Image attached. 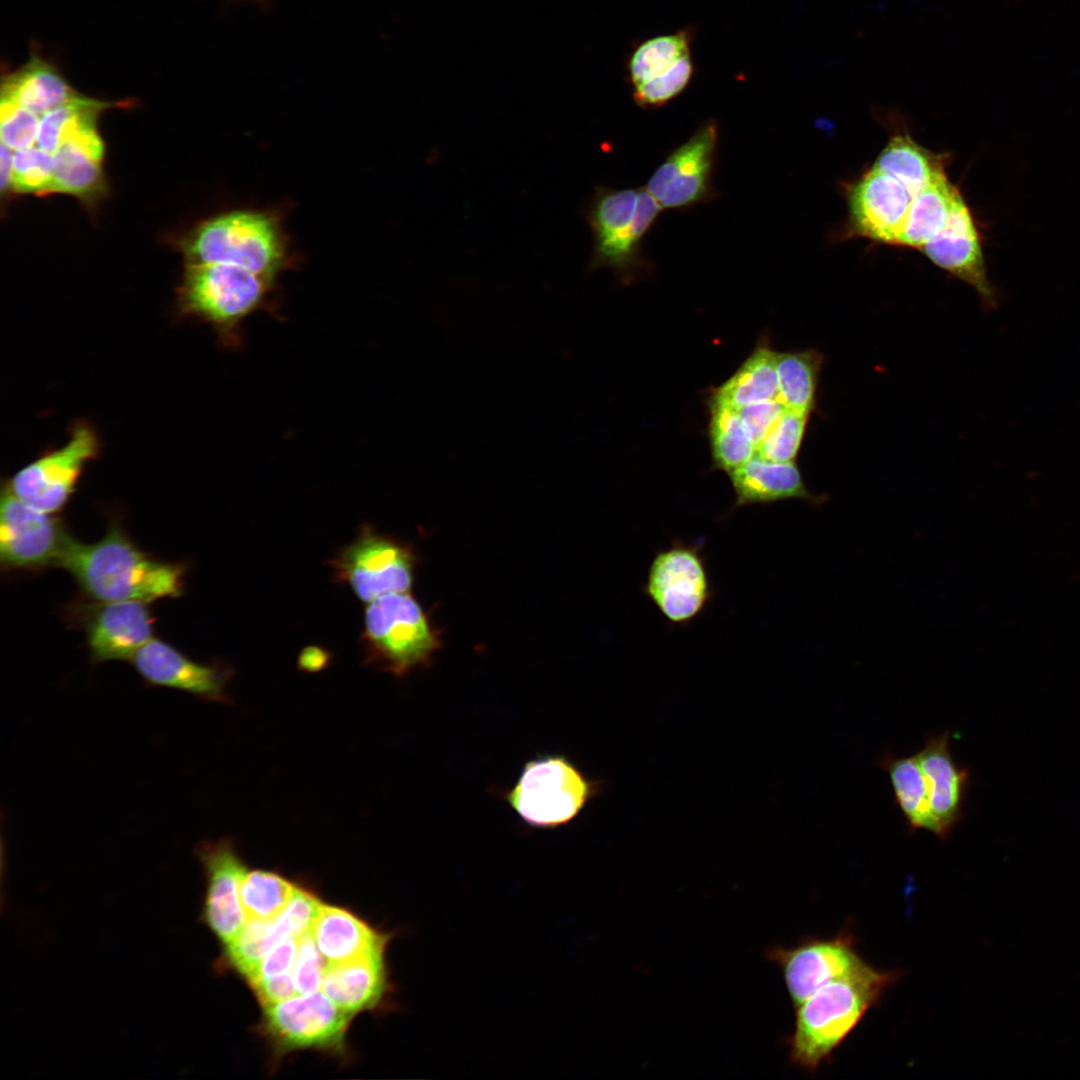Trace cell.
Here are the masks:
<instances>
[{
    "instance_id": "9",
    "label": "cell",
    "mask_w": 1080,
    "mask_h": 1080,
    "mask_svg": "<svg viewBox=\"0 0 1080 1080\" xmlns=\"http://www.w3.org/2000/svg\"><path fill=\"white\" fill-rule=\"evenodd\" d=\"M415 558L394 538L364 524L355 539L328 561L334 581L350 587L362 602L396 592H408L413 583Z\"/></svg>"
},
{
    "instance_id": "13",
    "label": "cell",
    "mask_w": 1080,
    "mask_h": 1080,
    "mask_svg": "<svg viewBox=\"0 0 1080 1080\" xmlns=\"http://www.w3.org/2000/svg\"><path fill=\"white\" fill-rule=\"evenodd\" d=\"M690 42L687 31H678L647 39L634 49L627 68L638 107L660 108L687 88L694 74Z\"/></svg>"
},
{
    "instance_id": "40",
    "label": "cell",
    "mask_w": 1080,
    "mask_h": 1080,
    "mask_svg": "<svg viewBox=\"0 0 1080 1080\" xmlns=\"http://www.w3.org/2000/svg\"><path fill=\"white\" fill-rule=\"evenodd\" d=\"M327 962L319 951L311 932L298 939V951L293 979L298 993L318 991L322 986Z\"/></svg>"
},
{
    "instance_id": "4",
    "label": "cell",
    "mask_w": 1080,
    "mask_h": 1080,
    "mask_svg": "<svg viewBox=\"0 0 1080 1080\" xmlns=\"http://www.w3.org/2000/svg\"><path fill=\"white\" fill-rule=\"evenodd\" d=\"M664 209L644 187L597 186L585 208L593 237L589 271L608 268L623 285L652 272L643 242Z\"/></svg>"
},
{
    "instance_id": "18",
    "label": "cell",
    "mask_w": 1080,
    "mask_h": 1080,
    "mask_svg": "<svg viewBox=\"0 0 1080 1080\" xmlns=\"http://www.w3.org/2000/svg\"><path fill=\"white\" fill-rule=\"evenodd\" d=\"M912 199L899 180L872 166L848 192L849 232L896 245Z\"/></svg>"
},
{
    "instance_id": "15",
    "label": "cell",
    "mask_w": 1080,
    "mask_h": 1080,
    "mask_svg": "<svg viewBox=\"0 0 1080 1080\" xmlns=\"http://www.w3.org/2000/svg\"><path fill=\"white\" fill-rule=\"evenodd\" d=\"M766 957L781 969L794 1008L822 986L866 963L848 932L832 938L809 937L792 947L774 946Z\"/></svg>"
},
{
    "instance_id": "20",
    "label": "cell",
    "mask_w": 1080,
    "mask_h": 1080,
    "mask_svg": "<svg viewBox=\"0 0 1080 1080\" xmlns=\"http://www.w3.org/2000/svg\"><path fill=\"white\" fill-rule=\"evenodd\" d=\"M85 631L93 662L131 660L154 638V619L147 602H100L86 618Z\"/></svg>"
},
{
    "instance_id": "7",
    "label": "cell",
    "mask_w": 1080,
    "mask_h": 1080,
    "mask_svg": "<svg viewBox=\"0 0 1080 1080\" xmlns=\"http://www.w3.org/2000/svg\"><path fill=\"white\" fill-rule=\"evenodd\" d=\"M360 642L364 663L397 677L427 665L439 645L422 607L408 592L367 603Z\"/></svg>"
},
{
    "instance_id": "21",
    "label": "cell",
    "mask_w": 1080,
    "mask_h": 1080,
    "mask_svg": "<svg viewBox=\"0 0 1080 1080\" xmlns=\"http://www.w3.org/2000/svg\"><path fill=\"white\" fill-rule=\"evenodd\" d=\"M950 732L930 737L916 754L926 781L938 837L946 839L963 815L969 770L950 752Z\"/></svg>"
},
{
    "instance_id": "45",
    "label": "cell",
    "mask_w": 1080,
    "mask_h": 1080,
    "mask_svg": "<svg viewBox=\"0 0 1080 1080\" xmlns=\"http://www.w3.org/2000/svg\"><path fill=\"white\" fill-rule=\"evenodd\" d=\"M12 164L13 151L4 144H1L0 184L2 192L11 187Z\"/></svg>"
},
{
    "instance_id": "41",
    "label": "cell",
    "mask_w": 1080,
    "mask_h": 1080,
    "mask_svg": "<svg viewBox=\"0 0 1080 1080\" xmlns=\"http://www.w3.org/2000/svg\"><path fill=\"white\" fill-rule=\"evenodd\" d=\"M786 407L779 400L756 402L738 410L742 423L756 445L764 439Z\"/></svg>"
},
{
    "instance_id": "10",
    "label": "cell",
    "mask_w": 1080,
    "mask_h": 1080,
    "mask_svg": "<svg viewBox=\"0 0 1080 1080\" xmlns=\"http://www.w3.org/2000/svg\"><path fill=\"white\" fill-rule=\"evenodd\" d=\"M101 450L96 429L88 422L73 424L68 441L46 451L6 482L12 493L29 506L49 514L69 502L86 465Z\"/></svg>"
},
{
    "instance_id": "43",
    "label": "cell",
    "mask_w": 1080,
    "mask_h": 1080,
    "mask_svg": "<svg viewBox=\"0 0 1080 1080\" xmlns=\"http://www.w3.org/2000/svg\"><path fill=\"white\" fill-rule=\"evenodd\" d=\"M263 1007L276 1004L294 996L296 990L293 975L289 972L250 983Z\"/></svg>"
},
{
    "instance_id": "35",
    "label": "cell",
    "mask_w": 1080,
    "mask_h": 1080,
    "mask_svg": "<svg viewBox=\"0 0 1080 1080\" xmlns=\"http://www.w3.org/2000/svg\"><path fill=\"white\" fill-rule=\"evenodd\" d=\"M278 940L273 919H247L240 932L226 944V955L231 966L248 980Z\"/></svg>"
},
{
    "instance_id": "3",
    "label": "cell",
    "mask_w": 1080,
    "mask_h": 1080,
    "mask_svg": "<svg viewBox=\"0 0 1080 1080\" xmlns=\"http://www.w3.org/2000/svg\"><path fill=\"white\" fill-rule=\"evenodd\" d=\"M187 265L224 262L278 281L296 256L278 213L235 209L200 224L184 241Z\"/></svg>"
},
{
    "instance_id": "12",
    "label": "cell",
    "mask_w": 1080,
    "mask_h": 1080,
    "mask_svg": "<svg viewBox=\"0 0 1080 1080\" xmlns=\"http://www.w3.org/2000/svg\"><path fill=\"white\" fill-rule=\"evenodd\" d=\"M69 533L63 523L16 497L5 483L0 507V559L8 570L58 566Z\"/></svg>"
},
{
    "instance_id": "37",
    "label": "cell",
    "mask_w": 1080,
    "mask_h": 1080,
    "mask_svg": "<svg viewBox=\"0 0 1080 1080\" xmlns=\"http://www.w3.org/2000/svg\"><path fill=\"white\" fill-rule=\"evenodd\" d=\"M53 167V154L37 146L13 151L11 188L21 193H47Z\"/></svg>"
},
{
    "instance_id": "6",
    "label": "cell",
    "mask_w": 1080,
    "mask_h": 1080,
    "mask_svg": "<svg viewBox=\"0 0 1080 1080\" xmlns=\"http://www.w3.org/2000/svg\"><path fill=\"white\" fill-rule=\"evenodd\" d=\"M602 787L566 755L540 754L523 765L502 799L526 826L548 830L573 822Z\"/></svg>"
},
{
    "instance_id": "28",
    "label": "cell",
    "mask_w": 1080,
    "mask_h": 1080,
    "mask_svg": "<svg viewBox=\"0 0 1080 1080\" xmlns=\"http://www.w3.org/2000/svg\"><path fill=\"white\" fill-rule=\"evenodd\" d=\"M945 157L928 151L909 135H894L874 161V167L894 176L914 197L946 174Z\"/></svg>"
},
{
    "instance_id": "46",
    "label": "cell",
    "mask_w": 1080,
    "mask_h": 1080,
    "mask_svg": "<svg viewBox=\"0 0 1080 1080\" xmlns=\"http://www.w3.org/2000/svg\"><path fill=\"white\" fill-rule=\"evenodd\" d=\"M232 1L248 2V3L257 4L258 6H260L265 11L271 10L272 7H273V0H232Z\"/></svg>"
},
{
    "instance_id": "16",
    "label": "cell",
    "mask_w": 1080,
    "mask_h": 1080,
    "mask_svg": "<svg viewBox=\"0 0 1080 1080\" xmlns=\"http://www.w3.org/2000/svg\"><path fill=\"white\" fill-rule=\"evenodd\" d=\"M919 250L936 266L973 287L985 307L996 306L984 256V236L960 190L942 229Z\"/></svg>"
},
{
    "instance_id": "23",
    "label": "cell",
    "mask_w": 1080,
    "mask_h": 1080,
    "mask_svg": "<svg viewBox=\"0 0 1080 1080\" xmlns=\"http://www.w3.org/2000/svg\"><path fill=\"white\" fill-rule=\"evenodd\" d=\"M103 154L96 123L73 132L53 153V175L47 193H69L88 200L102 194Z\"/></svg>"
},
{
    "instance_id": "11",
    "label": "cell",
    "mask_w": 1080,
    "mask_h": 1080,
    "mask_svg": "<svg viewBox=\"0 0 1080 1080\" xmlns=\"http://www.w3.org/2000/svg\"><path fill=\"white\" fill-rule=\"evenodd\" d=\"M718 140V123L708 119L655 169L645 188L664 210H689L718 196L712 182Z\"/></svg>"
},
{
    "instance_id": "30",
    "label": "cell",
    "mask_w": 1080,
    "mask_h": 1080,
    "mask_svg": "<svg viewBox=\"0 0 1080 1080\" xmlns=\"http://www.w3.org/2000/svg\"><path fill=\"white\" fill-rule=\"evenodd\" d=\"M959 189L944 174L915 195L898 246L920 249L944 226Z\"/></svg>"
},
{
    "instance_id": "25",
    "label": "cell",
    "mask_w": 1080,
    "mask_h": 1080,
    "mask_svg": "<svg viewBox=\"0 0 1080 1080\" xmlns=\"http://www.w3.org/2000/svg\"><path fill=\"white\" fill-rule=\"evenodd\" d=\"M78 95L60 70L35 52L21 67L7 73L1 83V99L39 116Z\"/></svg>"
},
{
    "instance_id": "36",
    "label": "cell",
    "mask_w": 1080,
    "mask_h": 1080,
    "mask_svg": "<svg viewBox=\"0 0 1080 1080\" xmlns=\"http://www.w3.org/2000/svg\"><path fill=\"white\" fill-rule=\"evenodd\" d=\"M809 415L786 408L764 439L756 454L776 462H795L801 448Z\"/></svg>"
},
{
    "instance_id": "17",
    "label": "cell",
    "mask_w": 1080,
    "mask_h": 1080,
    "mask_svg": "<svg viewBox=\"0 0 1080 1080\" xmlns=\"http://www.w3.org/2000/svg\"><path fill=\"white\" fill-rule=\"evenodd\" d=\"M195 851L207 880L204 918L226 945L247 921L240 899V885L247 868L231 837L201 841Z\"/></svg>"
},
{
    "instance_id": "31",
    "label": "cell",
    "mask_w": 1080,
    "mask_h": 1080,
    "mask_svg": "<svg viewBox=\"0 0 1080 1080\" xmlns=\"http://www.w3.org/2000/svg\"><path fill=\"white\" fill-rule=\"evenodd\" d=\"M822 363L823 355L815 349L776 352L779 401L786 408L810 415Z\"/></svg>"
},
{
    "instance_id": "14",
    "label": "cell",
    "mask_w": 1080,
    "mask_h": 1080,
    "mask_svg": "<svg viewBox=\"0 0 1080 1080\" xmlns=\"http://www.w3.org/2000/svg\"><path fill=\"white\" fill-rule=\"evenodd\" d=\"M350 1016L323 991H315L264 1007V1030L279 1050L337 1049Z\"/></svg>"
},
{
    "instance_id": "38",
    "label": "cell",
    "mask_w": 1080,
    "mask_h": 1080,
    "mask_svg": "<svg viewBox=\"0 0 1080 1080\" xmlns=\"http://www.w3.org/2000/svg\"><path fill=\"white\" fill-rule=\"evenodd\" d=\"M320 907V901L312 893L295 887L286 907L273 919L278 938L290 936L299 939L310 933Z\"/></svg>"
},
{
    "instance_id": "19",
    "label": "cell",
    "mask_w": 1080,
    "mask_h": 1080,
    "mask_svg": "<svg viewBox=\"0 0 1080 1080\" xmlns=\"http://www.w3.org/2000/svg\"><path fill=\"white\" fill-rule=\"evenodd\" d=\"M150 685L182 690L200 699L229 703L231 666L196 662L170 644L152 638L130 660Z\"/></svg>"
},
{
    "instance_id": "5",
    "label": "cell",
    "mask_w": 1080,
    "mask_h": 1080,
    "mask_svg": "<svg viewBox=\"0 0 1080 1080\" xmlns=\"http://www.w3.org/2000/svg\"><path fill=\"white\" fill-rule=\"evenodd\" d=\"M276 284V280L230 263L186 265L178 309L182 315L208 324L224 347L238 349L243 322L255 312L271 308Z\"/></svg>"
},
{
    "instance_id": "24",
    "label": "cell",
    "mask_w": 1080,
    "mask_h": 1080,
    "mask_svg": "<svg viewBox=\"0 0 1080 1080\" xmlns=\"http://www.w3.org/2000/svg\"><path fill=\"white\" fill-rule=\"evenodd\" d=\"M384 951L381 946L354 959L327 964L322 991L350 1015L374 1007L387 986Z\"/></svg>"
},
{
    "instance_id": "44",
    "label": "cell",
    "mask_w": 1080,
    "mask_h": 1080,
    "mask_svg": "<svg viewBox=\"0 0 1080 1080\" xmlns=\"http://www.w3.org/2000/svg\"><path fill=\"white\" fill-rule=\"evenodd\" d=\"M332 657L328 649L318 645H309L299 653L297 667L306 673H318L329 666Z\"/></svg>"
},
{
    "instance_id": "2",
    "label": "cell",
    "mask_w": 1080,
    "mask_h": 1080,
    "mask_svg": "<svg viewBox=\"0 0 1080 1080\" xmlns=\"http://www.w3.org/2000/svg\"><path fill=\"white\" fill-rule=\"evenodd\" d=\"M899 977L898 971H880L865 963L815 991L795 1008V1026L788 1039L791 1063L816 1071Z\"/></svg>"
},
{
    "instance_id": "29",
    "label": "cell",
    "mask_w": 1080,
    "mask_h": 1080,
    "mask_svg": "<svg viewBox=\"0 0 1080 1080\" xmlns=\"http://www.w3.org/2000/svg\"><path fill=\"white\" fill-rule=\"evenodd\" d=\"M882 768L888 773L896 804L911 831L926 830L938 835L928 789L918 758L886 756Z\"/></svg>"
},
{
    "instance_id": "34",
    "label": "cell",
    "mask_w": 1080,
    "mask_h": 1080,
    "mask_svg": "<svg viewBox=\"0 0 1080 1080\" xmlns=\"http://www.w3.org/2000/svg\"><path fill=\"white\" fill-rule=\"evenodd\" d=\"M295 887L278 873L246 871L240 885V899L247 919H275L290 901Z\"/></svg>"
},
{
    "instance_id": "39",
    "label": "cell",
    "mask_w": 1080,
    "mask_h": 1080,
    "mask_svg": "<svg viewBox=\"0 0 1080 1080\" xmlns=\"http://www.w3.org/2000/svg\"><path fill=\"white\" fill-rule=\"evenodd\" d=\"M0 104L1 144L12 151L35 146L40 116L5 99Z\"/></svg>"
},
{
    "instance_id": "8",
    "label": "cell",
    "mask_w": 1080,
    "mask_h": 1080,
    "mask_svg": "<svg viewBox=\"0 0 1080 1080\" xmlns=\"http://www.w3.org/2000/svg\"><path fill=\"white\" fill-rule=\"evenodd\" d=\"M704 545L676 539L650 562L642 593L673 626H688L714 598Z\"/></svg>"
},
{
    "instance_id": "27",
    "label": "cell",
    "mask_w": 1080,
    "mask_h": 1080,
    "mask_svg": "<svg viewBox=\"0 0 1080 1080\" xmlns=\"http://www.w3.org/2000/svg\"><path fill=\"white\" fill-rule=\"evenodd\" d=\"M767 400H779V383L776 351L762 339L735 373L710 393L708 403L739 410Z\"/></svg>"
},
{
    "instance_id": "32",
    "label": "cell",
    "mask_w": 1080,
    "mask_h": 1080,
    "mask_svg": "<svg viewBox=\"0 0 1080 1080\" xmlns=\"http://www.w3.org/2000/svg\"><path fill=\"white\" fill-rule=\"evenodd\" d=\"M708 408L711 470L728 475L756 454V445L747 433L738 410L712 403H708Z\"/></svg>"
},
{
    "instance_id": "42",
    "label": "cell",
    "mask_w": 1080,
    "mask_h": 1080,
    "mask_svg": "<svg viewBox=\"0 0 1080 1080\" xmlns=\"http://www.w3.org/2000/svg\"><path fill=\"white\" fill-rule=\"evenodd\" d=\"M298 939L284 936L274 943L264 956L249 983L288 973L296 960Z\"/></svg>"
},
{
    "instance_id": "22",
    "label": "cell",
    "mask_w": 1080,
    "mask_h": 1080,
    "mask_svg": "<svg viewBox=\"0 0 1080 1080\" xmlns=\"http://www.w3.org/2000/svg\"><path fill=\"white\" fill-rule=\"evenodd\" d=\"M728 476L735 496L730 511L789 499L813 504L823 501L808 489L795 462H776L755 454Z\"/></svg>"
},
{
    "instance_id": "33",
    "label": "cell",
    "mask_w": 1080,
    "mask_h": 1080,
    "mask_svg": "<svg viewBox=\"0 0 1080 1080\" xmlns=\"http://www.w3.org/2000/svg\"><path fill=\"white\" fill-rule=\"evenodd\" d=\"M111 106V102L78 95L40 116L35 146L53 154L73 132L96 123L99 114Z\"/></svg>"
},
{
    "instance_id": "1",
    "label": "cell",
    "mask_w": 1080,
    "mask_h": 1080,
    "mask_svg": "<svg viewBox=\"0 0 1080 1080\" xmlns=\"http://www.w3.org/2000/svg\"><path fill=\"white\" fill-rule=\"evenodd\" d=\"M82 591L99 602L176 598L183 593V565L153 558L112 523L94 543L69 536L58 561Z\"/></svg>"
},
{
    "instance_id": "26",
    "label": "cell",
    "mask_w": 1080,
    "mask_h": 1080,
    "mask_svg": "<svg viewBox=\"0 0 1080 1080\" xmlns=\"http://www.w3.org/2000/svg\"><path fill=\"white\" fill-rule=\"evenodd\" d=\"M312 937L328 964L345 962L386 946L389 936L380 934L353 913L321 904L311 929Z\"/></svg>"
}]
</instances>
